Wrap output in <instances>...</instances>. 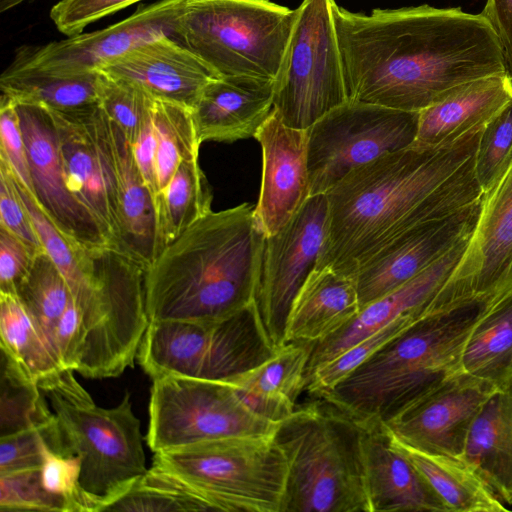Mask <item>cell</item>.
Listing matches in <instances>:
<instances>
[{"label":"cell","mask_w":512,"mask_h":512,"mask_svg":"<svg viewBox=\"0 0 512 512\" xmlns=\"http://www.w3.org/2000/svg\"><path fill=\"white\" fill-rule=\"evenodd\" d=\"M348 100L420 112L455 87L506 73L487 19L429 5L353 13L332 4Z\"/></svg>","instance_id":"6da1fadb"},{"label":"cell","mask_w":512,"mask_h":512,"mask_svg":"<svg viewBox=\"0 0 512 512\" xmlns=\"http://www.w3.org/2000/svg\"><path fill=\"white\" fill-rule=\"evenodd\" d=\"M487 125L431 148L408 146L348 173L327 193L328 225L315 268L354 278L388 242L479 205L477 157Z\"/></svg>","instance_id":"7a4b0ae2"},{"label":"cell","mask_w":512,"mask_h":512,"mask_svg":"<svg viewBox=\"0 0 512 512\" xmlns=\"http://www.w3.org/2000/svg\"><path fill=\"white\" fill-rule=\"evenodd\" d=\"M264 238L249 203L189 226L144 271L149 322H213L250 306Z\"/></svg>","instance_id":"3957f363"},{"label":"cell","mask_w":512,"mask_h":512,"mask_svg":"<svg viewBox=\"0 0 512 512\" xmlns=\"http://www.w3.org/2000/svg\"><path fill=\"white\" fill-rule=\"evenodd\" d=\"M479 305L427 314L320 394L363 427L382 424L462 372Z\"/></svg>","instance_id":"277c9868"},{"label":"cell","mask_w":512,"mask_h":512,"mask_svg":"<svg viewBox=\"0 0 512 512\" xmlns=\"http://www.w3.org/2000/svg\"><path fill=\"white\" fill-rule=\"evenodd\" d=\"M274 439L288 464L282 512H371L357 421L320 399L295 408Z\"/></svg>","instance_id":"5b68a950"},{"label":"cell","mask_w":512,"mask_h":512,"mask_svg":"<svg viewBox=\"0 0 512 512\" xmlns=\"http://www.w3.org/2000/svg\"><path fill=\"white\" fill-rule=\"evenodd\" d=\"M68 455L80 458V485L96 512L123 496L147 472L140 421L130 393L114 408L98 406L66 369L42 389Z\"/></svg>","instance_id":"8992f818"},{"label":"cell","mask_w":512,"mask_h":512,"mask_svg":"<svg viewBox=\"0 0 512 512\" xmlns=\"http://www.w3.org/2000/svg\"><path fill=\"white\" fill-rule=\"evenodd\" d=\"M152 466L187 484L210 510L282 512L288 464L274 435L228 437L155 452Z\"/></svg>","instance_id":"52a82bcc"},{"label":"cell","mask_w":512,"mask_h":512,"mask_svg":"<svg viewBox=\"0 0 512 512\" xmlns=\"http://www.w3.org/2000/svg\"><path fill=\"white\" fill-rule=\"evenodd\" d=\"M297 14L269 0H185L176 40L218 76L275 80Z\"/></svg>","instance_id":"ba28073f"},{"label":"cell","mask_w":512,"mask_h":512,"mask_svg":"<svg viewBox=\"0 0 512 512\" xmlns=\"http://www.w3.org/2000/svg\"><path fill=\"white\" fill-rule=\"evenodd\" d=\"M254 304L218 321L161 320L148 329L144 353L157 377L230 383L274 353Z\"/></svg>","instance_id":"9c48e42d"},{"label":"cell","mask_w":512,"mask_h":512,"mask_svg":"<svg viewBox=\"0 0 512 512\" xmlns=\"http://www.w3.org/2000/svg\"><path fill=\"white\" fill-rule=\"evenodd\" d=\"M94 283L74 300L84 331L77 372L86 378L117 377L134 364L149 324L144 269L114 249L93 257Z\"/></svg>","instance_id":"30bf717a"},{"label":"cell","mask_w":512,"mask_h":512,"mask_svg":"<svg viewBox=\"0 0 512 512\" xmlns=\"http://www.w3.org/2000/svg\"><path fill=\"white\" fill-rule=\"evenodd\" d=\"M333 2L303 0L275 79L273 109L295 129L307 130L348 101Z\"/></svg>","instance_id":"8fae6325"},{"label":"cell","mask_w":512,"mask_h":512,"mask_svg":"<svg viewBox=\"0 0 512 512\" xmlns=\"http://www.w3.org/2000/svg\"><path fill=\"white\" fill-rule=\"evenodd\" d=\"M512 300V146L483 188L477 217L456 266L429 311L479 305L488 312Z\"/></svg>","instance_id":"7c38bea8"},{"label":"cell","mask_w":512,"mask_h":512,"mask_svg":"<svg viewBox=\"0 0 512 512\" xmlns=\"http://www.w3.org/2000/svg\"><path fill=\"white\" fill-rule=\"evenodd\" d=\"M279 423L248 408L230 383L153 380L146 441L155 453L228 437L274 435Z\"/></svg>","instance_id":"4fadbf2b"},{"label":"cell","mask_w":512,"mask_h":512,"mask_svg":"<svg viewBox=\"0 0 512 512\" xmlns=\"http://www.w3.org/2000/svg\"><path fill=\"white\" fill-rule=\"evenodd\" d=\"M418 112L346 101L307 129L310 196L326 194L352 170L412 144Z\"/></svg>","instance_id":"5bb4252c"},{"label":"cell","mask_w":512,"mask_h":512,"mask_svg":"<svg viewBox=\"0 0 512 512\" xmlns=\"http://www.w3.org/2000/svg\"><path fill=\"white\" fill-rule=\"evenodd\" d=\"M327 225V196L318 194L310 196L281 230L264 238L253 304L275 350L285 345L290 307L317 265Z\"/></svg>","instance_id":"9a60e30c"},{"label":"cell","mask_w":512,"mask_h":512,"mask_svg":"<svg viewBox=\"0 0 512 512\" xmlns=\"http://www.w3.org/2000/svg\"><path fill=\"white\" fill-rule=\"evenodd\" d=\"M16 106L39 206L73 245L90 256L113 249L99 223L70 189L51 111L36 104Z\"/></svg>","instance_id":"2e32d148"},{"label":"cell","mask_w":512,"mask_h":512,"mask_svg":"<svg viewBox=\"0 0 512 512\" xmlns=\"http://www.w3.org/2000/svg\"><path fill=\"white\" fill-rule=\"evenodd\" d=\"M185 0H160L140 5L128 18L105 29L80 33L61 41L17 49L11 65L76 75L98 71L128 51L163 36L176 40Z\"/></svg>","instance_id":"e0dca14e"},{"label":"cell","mask_w":512,"mask_h":512,"mask_svg":"<svg viewBox=\"0 0 512 512\" xmlns=\"http://www.w3.org/2000/svg\"><path fill=\"white\" fill-rule=\"evenodd\" d=\"M50 111L70 189L116 250L117 179L110 120L99 105L73 112Z\"/></svg>","instance_id":"ac0fdd59"},{"label":"cell","mask_w":512,"mask_h":512,"mask_svg":"<svg viewBox=\"0 0 512 512\" xmlns=\"http://www.w3.org/2000/svg\"><path fill=\"white\" fill-rule=\"evenodd\" d=\"M494 388L460 372L382 425L412 448L464 459L472 425Z\"/></svg>","instance_id":"d6986e66"},{"label":"cell","mask_w":512,"mask_h":512,"mask_svg":"<svg viewBox=\"0 0 512 512\" xmlns=\"http://www.w3.org/2000/svg\"><path fill=\"white\" fill-rule=\"evenodd\" d=\"M254 138L262 149V179L254 214L265 236H271L310 197L307 130L285 125L273 109Z\"/></svg>","instance_id":"ffe728a7"},{"label":"cell","mask_w":512,"mask_h":512,"mask_svg":"<svg viewBox=\"0 0 512 512\" xmlns=\"http://www.w3.org/2000/svg\"><path fill=\"white\" fill-rule=\"evenodd\" d=\"M478 207L402 234L364 261L354 274L360 310L405 284L468 238Z\"/></svg>","instance_id":"44dd1931"},{"label":"cell","mask_w":512,"mask_h":512,"mask_svg":"<svg viewBox=\"0 0 512 512\" xmlns=\"http://www.w3.org/2000/svg\"><path fill=\"white\" fill-rule=\"evenodd\" d=\"M154 99L193 109L206 84L218 75L179 41L163 36L100 68Z\"/></svg>","instance_id":"7402d4cb"},{"label":"cell","mask_w":512,"mask_h":512,"mask_svg":"<svg viewBox=\"0 0 512 512\" xmlns=\"http://www.w3.org/2000/svg\"><path fill=\"white\" fill-rule=\"evenodd\" d=\"M468 239L460 241L405 284L363 307L336 333L313 344L306 377L317 366L395 320L407 315L425 316L432 300L459 261Z\"/></svg>","instance_id":"603a6c76"},{"label":"cell","mask_w":512,"mask_h":512,"mask_svg":"<svg viewBox=\"0 0 512 512\" xmlns=\"http://www.w3.org/2000/svg\"><path fill=\"white\" fill-rule=\"evenodd\" d=\"M275 80L218 76L202 90L192 116L199 142L254 137L273 110Z\"/></svg>","instance_id":"cb8c5ba5"},{"label":"cell","mask_w":512,"mask_h":512,"mask_svg":"<svg viewBox=\"0 0 512 512\" xmlns=\"http://www.w3.org/2000/svg\"><path fill=\"white\" fill-rule=\"evenodd\" d=\"M362 428L371 512H450L421 472L392 444L382 424Z\"/></svg>","instance_id":"d4e9b609"},{"label":"cell","mask_w":512,"mask_h":512,"mask_svg":"<svg viewBox=\"0 0 512 512\" xmlns=\"http://www.w3.org/2000/svg\"><path fill=\"white\" fill-rule=\"evenodd\" d=\"M512 102V79L506 73L479 78L455 87L418 112L412 146L431 148L488 125Z\"/></svg>","instance_id":"484cf974"},{"label":"cell","mask_w":512,"mask_h":512,"mask_svg":"<svg viewBox=\"0 0 512 512\" xmlns=\"http://www.w3.org/2000/svg\"><path fill=\"white\" fill-rule=\"evenodd\" d=\"M360 311L353 277L330 267L315 268L290 307L285 344H315L345 326Z\"/></svg>","instance_id":"4316f807"},{"label":"cell","mask_w":512,"mask_h":512,"mask_svg":"<svg viewBox=\"0 0 512 512\" xmlns=\"http://www.w3.org/2000/svg\"><path fill=\"white\" fill-rule=\"evenodd\" d=\"M118 202L117 251L144 270L157 255V218L154 196L134 158L132 145L110 121Z\"/></svg>","instance_id":"83f0119b"},{"label":"cell","mask_w":512,"mask_h":512,"mask_svg":"<svg viewBox=\"0 0 512 512\" xmlns=\"http://www.w3.org/2000/svg\"><path fill=\"white\" fill-rule=\"evenodd\" d=\"M313 344L290 342L266 361L230 384L242 402L257 415L280 423L296 408L304 391Z\"/></svg>","instance_id":"f1b7e54d"},{"label":"cell","mask_w":512,"mask_h":512,"mask_svg":"<svg viewBox=\"0 0 512 512\" xmlns=\"http://www.w3.org/2000/svg\"><path fill=\"white\" fill-rule=\"evenodd\" d=\"M467 460L505 505H512V376L495 386L475 419Z\"/></svg>","instance_id":"f546056e"},{"label":"cell","mask_w":512,"mask_h":512,"mask_svg":"<svg viewBox=\"0 0 512 512\" xmlns=\"http://www.w3.org/2000/svg\"><path fill=\"white\" fill-rule=\"evenodd\" d=\"M388 435L392 444L426 478L450 512L509 511L467 460L420 451Z\"/></svg>","instance_id":"4dcf8cb0"},{"label":"cell","mask_w":512,"mask_h":512,"mask_svg":"<svg viewBox=\"0 0 512 512\" xmlns=\"http://www.w3.org/2000/svg\"><path fill=\"white\" fill-rule=\"evenodd\" d=\"M99 79V71L62 75L10 65L0 77V89L16 103L73 112L99 105Z\"/></svg>","instance_id":"1f68e13d"},{"label":"cell","mask_w":512,"mask_h":512,"mask_svg":"<svg viewBox=\"0 0 512 512\" xmlns=\"http://www.w3.org/2000/svg\"><path fill=\"white\" fill-rule=\"evenodd\" d=\"M1 350L44 389L64 370L45 333L16 295L0 293Z\"/></svg>","instance_id":"d6a6232c"},{"label":"cell","mask_w":512,"mask_h":512,"mask_svg":"<svg viewBox=\"0 0 512 512\" xmlns=\"http://www.w3.org/2000/svg\"><path fill=\"white\" fill-rule=\"evenodd\" d=\"M198 158L184 159L180 163L155 203L157 255L189 226L212 211L211 187Z\"/></svg>","instance_id":"836d02e7"},{"label":"cell","mask_w":512,"mask_h":512,"mask_svg":"<svg viewBox=\"0 0 512 512\" xmlns=\"http://www.w3.org/2000/svg\"><path fill=\"white\" fill-rule=\"evenodd\" d=\"M461 370L494 386L512 376V300L483 314L464 349Z\"/></svg>","instance_id":"e575fe53"},{"label":"cell","mask_w":512,"mask_h":512,"mask_svg":"<svg viewBox=\"0 0 512 512\" xmlns=\"http://www.w3.org/2000/svg\"><path fill=\"white\" fill-rule=\"evenodd\" d=\"M40 391L20 365L1 350L0 438L56 422Z\"/></svg>","instance_id":"d590c367"},{"label":"cell","mask_w":512,"mask_h":512,"mask_svg":"<svg viewBox=\"0 0 512 512\" xmlns=\"http://www.w3.org/2000/svg\"><path fill=\"white\" fill-rule=\"evenodd\" d=\"M157 134L155 203L184 159L199 157L192 110L177 103L154 99Z\"/></svg>","instance_id":"8d00e7d4"},{"label":"cell","mask_w":512,"mask_h":512,"mask_svg":"<svg viewBox=\"0 0 512 512\" xmlns=\"http://www.w3.org/2000/svg\"><path fill=\"white\" fill-rule=\"evenodd\" d=\"M16 296L53 347L56 325L73 296L64 276L45 251L35 255L31 269L19 285Z\"/></svg>","instance_id":"74e56055"},{"label":"cell","mask_w":512,"mask_h":512,"mask_svg":"<svg viewBox=\"0 0 512 512\" xmlns=\"http://www.w3.org/2000/svg\"><path fill=\"white\" fill-rule=\"evenodd\" d=\"M12 178L45 252L64 276L73 298L78 299L89 291L94 282L93 257L73 245L44 213L34 196L16 180L13 174Z\"/></svg>","instance_id":"f35d334b"},{"label":"cell","mask_w":512,"mask_h":512,"mask_svg":"<svg viewBox=\"0 0 512 512\" xmlns=\"http://www.w3.org/2000/svg\"><path fill=\"white\" fill-rule=\"evenodd\" d=\"M187 484L152 466L106 511H209Z\"/></svg>","instance_id":"ab89813d"},{"label":"cell","mask_w":512,"mask_h":512,"mask_svg":"<svg viewBox=\"0 0 512 512\" xmlns=\"http://www.w3.org/2000/svg\"><path fill=\"white\" fill-rule=\"evenodd\" d=\"M99 72V106L132 145L151 113L154 98L128 82Z\"/></svg>","instance_id":"60d3db41"},{"label":"cell","mask_w":512,"mask_h":512,"mask_svg":"<svg viewBox=\"0 0 512 512\" xmlns=\"http://www.w3.org/2000/svg\"><path fill=\"white\" fill-rule=\"evenodd\" d=\"M68 455L57 424L0 438V474L38 469L48 451Z\"/></svg>","instance_id":"b9f144b4"},{"label":"cell","mask_w":512,"mask_h":512,"mask_svg":"<svg viewBox=\"0 0 512 512\" xmlns=\"http://www.w3.org/2000/svg\"><path fill=\"white\" fill-rule=\"evenodd\" d=\"M40 469L0 474L1 511L69 512L63 499L43 487Z\"/></svg>","instance_id":"7bdbcfd3"},{"label":"cell","mask_w":512,"mask_h":512,"mask_svg":"<svg viewBox=\"0 0 512 512\" xmlns=\"http://www.w3.org/2000/svg\"><path fill=\"white\" fill-rule=\"evenodd\" d=\"M80 458L48 451L41 466L43 487L63 499L69 512H96V508L80 485Z\"/></svg>","instance_id":"ee69618b"},{"label":"cell","mask_w":512,"mask_h":512,"mask_svg":"<svg viewBox=\"0 0 512 512\" xmlns=\"http://www.w3.org/2000/svg\"><path fill=\"white\" fill-rule=\"evenodd\" d=\"M0 159L5 161L16 180L33 195L26 146L16 103L1 94Z\"/></svg>","instance_id":"f6af8a7d"},{"label":"cell","mask_w":512,"mask_h":512,"mask_svg":"<svg viewBox=\"0 0 512 512\" xmlns=\"http://www.w3.org/2000/svg\"><path fill=\"white\" fill-rule=\"evenodd\" d=\"M0 226L23 241L36 255L45 251L21 200L7 163L0 159Z\"/></svg>","instance_id":"bcb514c9"},{"label":"cell","mask_w":512,"mask_h":512,"mask_svg":"<svg viewBox=\"0 0 512 512\" xmlns=\"http://www.w3.org/2000/svg\"><path fill=\"white\" fill-rule=\"evenodd\" d=\"M141 0H60L50 17L57 29L70 37L83 33L91 23Z\"/></svg>","instance_id":"7dc6e473"},{"label":"cell","mask_w":512,"mask_h":512,"mask_svg":"<svg viewBox=\"0 0 512 512\" xmlns=\"http://www.w3.org/2000/svg\"><path fill=\"white\" fill-rule=\"evenodd\" d=\"M512 146V102L486 127L479 146L477 173L484 188Z\"/></svg>","instance_id":"c3c4849f"},{"label":"cell","mask_w":512,"mask_h":512,"mask_svg":"<svg viewBox=\"0 0 512 512\" xmlns=\"http://www.w3.org/2000/svg\"><path fill=\"white\" fill-rule=\"evenodd\" d=\"M34 257L23 241L0 226V293L16 295Z\"/></svg>","instance_id":"681fc988"},{"label":"cell","mask_w":512,"mask_h":512,"mask_svg":"<svg viewBox=\"0 0 512 512\" xmlns=\"http://www.w3.org/2000/svg\"><path fill=\"white\" fill-rule=\"evenodd\" d=\"M132 150L140 173L152 191L155 201L157 134L153 119V106L137 139L132 144Z\"/></svg>","instance_id":"f907efd6"},{"label":"cell","mask_w":512,"mask_h":512,"mask_svg":"<svg viewBox=\"0 0 512 512\" xmlns=\"http://www.w3.org/2000/svg\"><path fill=\"white\" fill-rule=\"evenodd\" d=\"M481 14L501 44L506 74L512 79V0H486Z\"/></svg>","instance_id":"816d5d0a"},{"label":"cell","mask_w":512,"mask_h":512,"mask_svg":"<svg viewBox=\"0 0 512 512\" xmlns=\"http://www.w3.org/2000/svg\"><path fill=\"white\" fill-rule=\"evenodd\" d=\"M27 0H0V11L4 12Z\"/></svg>","instance_id":"f5cc1de1"}]
</instances>
